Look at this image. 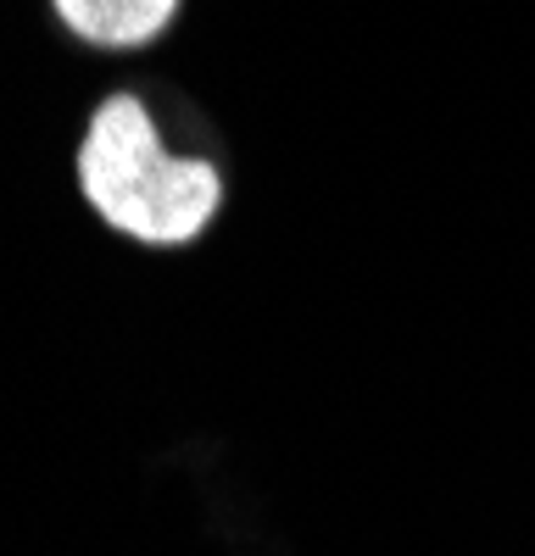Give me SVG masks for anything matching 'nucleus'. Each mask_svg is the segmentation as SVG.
Listing matches in <instances>:
<instances>
[{
  "instance_id": "obj_1",
  "label": "nucleus",
  "mask_w": 535,
  "mask_h": 556,
  "mask_svg": "<svg viewBox=\"0 0 535 556\" xmlns=\"http://www.w3.org/2000/svg\"><path fill=\"white\" fill-rule=\"evenodd\" d=\"M73 184L89 217L140 251H196L229 206L223 162L173 146L157 106L128 84L89 112L73 151Z\"/></svg>"
},
{
  "instance_id": "obj_2",
  "label": "nucleus",
  "mask_w": 535,
  "mask_h": 556,
  "mask_svg": "<svg viewBox=\"0 0 535 556\" xmlns=\"http://www.w3.org/2000/svg\"><path fill=\"white\" fill-rule=\"evenodd\" d=\"M57 23L96 56H146L178 28L185 0H51Z\"/></svg>"
}]
</instances>
